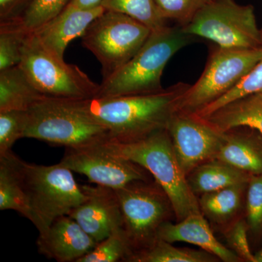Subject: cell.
Instances as JSON below:
<instances>
[{"label":"cell","instance_id":"10","mask_svg":"<svg viewBox=\"0 0 262 262\" xmlns=\"http://www.w3.org/2000/svg\"><path fill=\"white\" fill-rule=\"evenodd\" d=\"M116 193L133 253L148 247L158 238L161 225L174 214L168 196L149 180L130 183Z\"/></svg>","mask_w":262,"mask_h":262},{"label":"cell","instance_id":"2","mask_svg":"<svg viewBox=\"0 0 262 262\" xmlns=\"http://www.w3.org/2000/svg\"><path fill=\"white\" fill-rule=\"evenodd\" d=\"M101 144L108 151L145 169L168 196L177 220L201 213L198 200L179 165L167 129L132 142L107 139Z\"/></svg>","mask_w":262,"mask_h":262},{"label":"cell","instance_id":"30","mask_svg":"<svg viewBox=\"0 0 262 262\" xmlns=\"http://www.w3.org/2000/svg\"><path fill=\"white\" fill-rule=\"evenodd\" d=\"M211 0H156L160 13L166 20L180 27L190 23L196 13Z\"/></svg>","mask_w":262,"mask_h":262},{"label":"cell","instance_id":"34","mask_svg":"<svg viewBox=\"0 0 262 262\" xmlns=\"http://www.w3.org/2000/svg\"><path fill=\"white\" fill-rule=\"evenodd\" d=\"M102 0H71L67 6L82 9H91L101 6Z\"/></svg>","mask_w":262,"mask_h":262},{"label":"cell","instance_id":"17","mask_svg":"<svg viewBox=\"0 0 262 262\" xmlns=\"http://www.w3.org/2000/svg\"><path fill=\"white\" fill-rule=\"evenodd\" d=\"M203 119L222 133L248 127L262 136V94L234 100Z\"/></svg>","mask_w":262,"mask_h":262},{"label":"cell","instance_id":"3","mask_svg":"<svg viewBox=\"0 0 262 262\" xmlns=\"http://www.w3.org/2000/svg\"><path fill=\"white\" fill-rule=\"evenodd\" d=\"M194 39L177 24L152 31L135 56L102 81L96 97L134 96L163 91L161 80L165 66L177 52Z\"/></svg>","mask_w":262,"mask_h":262},{"label":"cell","instance_id":"33","mask_svg":"<svg viewBox=\"0 0 262 262\" xmlns=\"http://www.w3.org/2000/svg\"><path fill=\"white\" fill-rule=\"evenodd\" d=\"M34 0H0V23L20 21Z\"/></svg>","mask_w":262,"mask_h":262},{"label":"cell","instance_id":"35","mask_svg":"<svg viewBox=\"0 0 262 262\" xmlns=\"http://www.w3.org/2000/svg\"><path fill=\"white\" fill-rule=\"evenodd\" d=\"M254 256L255 261H256V262H262V248L259 251H258V252L254 255Z\"/></svg>","mask_w":262,"mask_h":262},{"label":"cell","instance_id":"21","mask_svg":"<svg viewBox=\"0 0 262 262\" xmlns=\"http://www.w3.org/2000/svg\"><path fill=\"white\" fill-rule=\"evenodd\" d=\"M42 96L20 66L0 71V112L28 111Z\"/></svg>","mask_w":262,"mask_h":262},{"label":"cell","instance_id":"9","mask_svg":"<svg viewBox=\"0 0 262 262\" xmlns=\"http://www.w3.org/2000/svg\"><path fill=\"white\" fill-rule=\"evenodd\" d=\"M261 59L262 48L232 49L215 45L201 77L190 84L179 101L177 112L199 113L233 89Z\"/></svg>","mask_w":262,"mask_h":262},{"label":"cell","instance_id":"11","mask_svg":"<svg viewBox=\"0 0 262 262\" xmlns=\"http://www.w3.org/2000/svg\"><path fill=\"white\" fill-rule=\"evenodd\" d=\"M72 171L85 176L96 185L118 189L136 181H149L140 165L108 151L102 144L66 148L59 162Z\"/></svg>","mask_w":262,"mask_h":262},{"label":"cell","instance_id":"26","mask_svg":"<svg viewBox=\"0 0 262 262\" xmlns=\"http://www.w3.org/2000/svg\"><path fill=\"white\" fill-rule=\"evenodd\" d=\"M28 31L18 22L0 23V71L18 65Z\"/></svg>","mask_w":262,"mask_h":262},{"label":"cell","instance_id":"7","mask_svg":"<svg viewBox=\"0 0 262 262\" xmlns=\"http://www.w3.org/2000/svg\"><path fill=\"white\" fill-rule=\"evenodd\" d=\"M144 24L119 12L105 10L82 34V45L101 63L102 81L126 64L149 37Z\"/></svg>","mask_w":262,"mask_h":262},{"label":"cell","instance_id":"4","mask_svg":"<svg viewBox=\"0 0 262 262\" xmlns=\"http://www.w3.org/2000/svg\"><path fill=\"white\" fill-rule=\"evenodd\" d=\"M18 168L32 209V224L39 234L85 200V193L76 182L73 171L60 163L36 165L19 158Z\"/></svg>","mask_w":262,"mask_h":262},{"label":"cell","instance_id":"14","mask_svg":"<svg viewBox=\"0 0 262 262\" xmlns=\"http://www.w3.org/2000/svg\"><path fill=\"white\" fill-rule=\"evenodd\" d=\"M98 243L69 215L53 221L37 241L40 254L58 262H77Z\"/></svg>","mask_w":262,"mask_h":262},{"label":"cell","instance_id":"23","mask_svg":"<svg viewBox=\"0 0 262 262\" xmlns=\"http://www.w3.org/2000/svg\"><path fill=\"white\" fill-rule=\"evenodd\" d=\"M214 255L206 251L177 248L170 243L157 238L150 246L130 255L131 262H213L218 261Z\"/></svg>","mask_w":262,"mask_h":262},{"label":"cell","instance_id":"32","mask_svg":"<svg viewBox=\"0 0 262 262\" xmlns=\"http://www.w3.org/2000/svg\"><path fill=\"white\" fill-rule=\"evenodd\" d=\"M248 224L244 221L236 222L226 232V239L231 250L243 261L256 262L251 252L247 237Z\"/></svg>","mask_w":262,"mask_h":262},{"label":"cell","instance_id":"12","mask_svg":"<svg viewBox=\"0 0 262 262\" xmlns=\"http://www.w3.org/2000/svg\"><path fill=\"white\" fill-rule=\"evenodd\" d=\"M174 151L185 175L201 164L215 159L225 139L220 132L204 119L177 112L168 128Z\"/></svg>","mask_w":262,"mask_h":262},{"label":"cell","instance_id":"31","mask_svg":"<svg viewBox=\"0 0 262 262\" xmlns=\"http://www.w3.org/2000/svg\"><path fill=\"white\" fill-rule=\"evenodd\" d=\"M248 184L247 224L253 231H257L262 226V173L251 175Z\"/></svg>","mask_w":262,"mask_h":262},{"label":"cell","instance_id":"15","mask_svg":"<svg viewBox=\"0 0 262 262\" xmlns=\"http://www.w3.org/2000/svg\"><path fill=\"white\" fill-rule=\"evenodd\" d=\"M105 10L101 5L91 9L67 6L61 13L32 32L48 51L63 60L69 44L82 37L90 24Z\"/></svg>","mask_w":262,"mask_h":262},{"label":"cell","instance_id":"16","mask_svg":"<svg viewBox=\"0 0 262 262\" xmlns=\"http://www.w3.org/2000/svg\"><path fill=\"white\" fill-rule=\"evenodd\" d=\"M158 237L170 244L185 242L195 245L223 261H242L234 251L216 239L201 212L187 215L177 224L165 222L158 230Z\"/></svg>","mask_w":262,"mask_h":262},{"label":"cell","instance_id":"29","mask_svg":"<svg viewBox=\"0 0 262 262\" xmlns=\"http://www.w3.org/2000/svg\"><path fill=\"white\" fill-rule=\"evenodd\" d=\"M27 120V111L0 112V155L12 151L15 143L24 138Z\"/></svg>","mask_w":262,"mask_h":262},{"label":"cell","instance_id":"22","mask_svg":"<svg viewBox=\"0 0 262 262\" xmlns=\"http://www.w3.org/2000/svg\"><path fill=\"white\" fill-rule=\"evenodd\" d=\"M246 184L232 186L202 194L198 200L201 213L211 222L223 224L234 218L241 210Z\"/></svg>","mask_w":262,"mask_h":262},{"label":"cell","instance_id":"19","mask_svg":"<svg viewBox=\"0 0 262 262\" xmlns=\"http://www.w3.org/2000/svg\"><path fill=\"white\" fill-rule=\"evenodd\" d=\"M251 176L214 159L196 167L187 178L191 190L196 196H201L224 188L248 184Z\"/></svg>","mask_w":262,"mask_h":262},{"label":"cell","instance_id":"13","mask_svg":"<svg viewBox=\"0 0 262 262\" xmlns=\"http://www.w3.org/2000/svg\"><path fill=\"white\" fill-rule=\"evenodd\" d=\"M81 186L85 193V200L69 215L97 243L117 229L123 228V218L116 190L102 186Z\"/></svg>","mask_w":262,"mask_h":262},{"label":"cell","instance_id":"36","mask_svg":"<svg viewBox=\"0 0 262 262\" xmlns=\"http://www.w3.org/2000/svg\"><path fill=\"white\" fill-rule=\"evenodd\" d=\"M261 36H262V29H261Z\"/></svg>","mask_w":262,"mask_h":262},{"label":"cell","instance_id":"1","mask_svg":"<svg viewBox=\"0 0 262 262\" xmlns=\"http://www.w3.org/2000/svg\"><path fill=\"white\" fill-rule=\"evenodd\" d=\"M189 86L179 82L155 94L72 100L81 113L106 127L108 140L132 142L168 128Z\"/></svg>","mask_w":262,"mask_h":262},{"label":"cell","instance_id":"18","mask_svg":"<svg viewBox=\"0 0 262 262\" xmlns=\"http://www.w3.org/2000/svg\"><path fill=\"white\" fill-rule=\"evenodd\" d=\"M261 147L251 134L232 129L225 133L223 144L215 159L250 175H257L262 173Z\"/></svg>","mask_w":262,"mask_h":262},{"label":"cell","instance_id":"28","mask_svg":"<svg viewBox=\"0 0 262 262\" xmlns=\"http://www.w3.org/2000/svg\"><path fill=\"white\" fill-rule=\"evenodd\" d=\"M71 0H34L20 24L28 32H33L61 13Z\"/></svg>","mask_w":262,"mask_h":262},{"label":"cell","instance_id":"6","mask_svg":"<svg viewBox=\"0 0 262 262\" xmlns=\"http://www.w3.org/2000/svg\"><path fill=\"white\" fill-rule=\"evenodd\" d=\"M18 65L43 96L73 100L97 96L100 84L77 66L52 55L32 32L28 33L24 41Z\"/></svg>","mask_w":262,"mask_h":262},{"label":"cell","instance_id":"20","mask_svg":"<svg viewBox=\"0 0 262 262\" xmlns=\"http://www.w3.org/2000/svg\"><path fill=\"white\" fill-rule=\"evenodd\" d=\"M18 160L12 151L0 155V210L18 212L32 223L34 218L19 173Z\"/></svg>","mask_w":262,"mask_h":262},{"label":"cell","instance_id":"8","mask_svg":"<svg viewBox=\"0 0 262 262\" xmlns=\"http://www.w3.org/2000/svg\"><path fill=\"white\" fill-rule=\"evenodd\" d=\"M182 29L189 35L204 38L222 48H262L254 8L239 5L235 0H211Z\"/></svg>","mask_w":262,"mask_h":262},{"label":"cell","instance_id":"27","mask_svg":"<svg viewBox=\"0 0 262 262\" xmlns=\"http://www.w3.org/2000/svg\"><path fill=\"white\" fill-rule=\"evenodd\" d=\"M256 94H262V59L234 86L233 89H231L222 97L208 105L199 113L194 115L201 118L209 116L227 103L244 96Z\"/></svg>","mask_w":262,"mask_h":262},{"label":"cell","instance_id":"24","mask_svg":"<svg viewBox=\"0 0 262 262\" xmlns=\"http://www.w3.org/2000/svg\"><path fill=\"white\" fill-rule=\"evenodd\" d=\"M101 6L106 10L119 12L157 30L168 25L160 13L156 0H102Z\"/></svg>","mask_w":262,"mask_h":262},{"label":"cell","instance_id":"25","mask_svg":"<svg viewBox=\"0 0 262 262\" xmlns=\"http://www.w3.org/2000/svg\"><path fill=\"white\" fill-rule=\"evenodd\" d=\"M132 253L127 234L123 228H120L98 242L77 262L127 261Z\"/></svg>","mask_w":262,"mask_h":262},{"label":"cell","instance_id":"5","mask_svg":"<svg viewBox=\"0 0 262 262\" xmlns=\"http://www.w3.org/2000/svg\"><path fill=\"white\" fill-rule=\"evenodd\" d=\"M24 138L65 148L100 144L108 139L106 127L76 107L72 99L43 96L27 111Z\"/></svg>","mask_w":262,"mask_h":262}]
</instances>
